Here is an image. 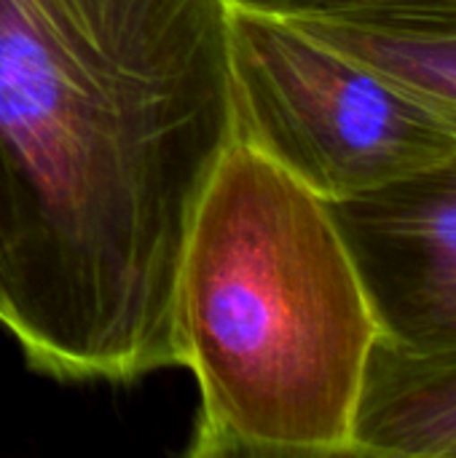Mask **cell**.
<instances>
[{
    "label": "cell",
    "instance_id": "1",
    "mask_svg": "<svg viewBox=\"0 0 456 458\" xmlns=\"http://www.w3.org/2000/svg\"><path fill=\"white\" fill-rule=\"evenodd\" d=\"M234 140L228 0H0V327L35 373L177 368L180 252Z\"/></svg>",
    "mask_w": 456,
    "mask_h": 458
},
{
    "label": "cell",
    "instance_id": "2",
    "mask_svg": "<svg viewBox=\"0 0 456 458\" xmlns=\"http://www.w3.org/2000/svg\"><path fill=\"white\" fill-rule=\"evenodd\" d=\"M172 338L199 386L191 458L352 456L374 311L328 201L242 140L191 217Z\"/></svg>",
    "mask_w": 456,
    "mask_h": 458
},
{
    "label": "cell",
    "instance_id": "3",
    "mask_svg": "<svg viewBox=\"0 0 456 458\" xmlns=\"http://www.w3.org/2000/svg\"><path fill=\"white\" fill-rule=\"evenodd\" d=\"M228 72L237 140L328 204L456 153L435 110L296 19L228 3Z\"/></svg>",
    "mask_w": 456,
    "mask_h": 458
},
{
    "label": "cell",
    "instance_id": "4",
    "mask_svg": "<svg viewBox=\"0 0 456 458\" xmlns=\"http://www.w3.org/2000/svg\"><path fill=\"white\" fill-rule=\"evenodd\" d=\"M328 209L379 338L414 357L456 354V153Z\"/></svg>",
    "mask_w": 456,
    "mask_h": 458
},
{
    "label": "cell",
    "instance_id": "5",
    "mask_svg": "<svg viewBox=\"0 0 456 458\" xmlns=\"http://www.w3.org/2000/svg\"><path fill=\"white\" fill-rule=\"evenodd\" d=\"M352 456L456 458V354L414 357L376 341Z\"/></svg>",
    "mask_w": 456,
    "mask_h": 458
},
{
    "label": "cell",
    "instance_id": "6",
    "mask_svg": "<svg viewBox=\"0 0 456 458\" xmlns=\"http://www.w3.org/2000/svg\"><path fill=\"white\" fill-rule=\"evenodd\" d=\"M296 21L411 91L456 134V30H403L328 19Z\"/></svg>",
    "mask_w": 456,
    "mask_h": 458
},
{
    "label": "cell",
    "instance_id": "7",
    "mask_svg": "<svg viewBox=\"0 0 456 458\" xmlns=\"http://www.w3.org/2000/svg\"><path fill=\"white\" fill-rule=\"evenodd\" d=\"M290 19L360 21L403 30H456V0H228Z\"/></svg>",
    "mask_w": 456,
    "mask_h": 458
}]
</instances>
